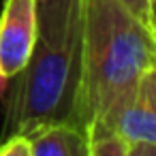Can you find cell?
<instances>
[{"label":"cell","mask_w":156,"mask_h":156,"mask_svg":"<svg viewBox=\"0 0 156 156\" xmlns=\"http://www.w3.org/2000/svg\"><path fill=\"white\" fill-rule=\"evenodd\" d=\"M86 0H37V39L5 92L2 139L69 122L75 126Z\"/></svg>","instance_id":"1"},{"label":"cell","mask_w":156,"mask_h":156,"mask_svg":"<svg viewBox=\"0 0 156 156\" xmlns=\"http://www.w3.org/2000/svg\"><path fill=\"white\" fill-rule=\"evenodd\" d=\"M156 60V39L118 0H86L75 126L109 130V122L139 90Z\"/></svg>","instance_id":"2"},{"label":"cell","mask_w":156,"mask_h":156,"mask_svg":"<svg viewBox=\"0 0 156 156\" xmlns=\"http://www.w3.org/2000/svg\"><path fill=\"white\" fill-rule=\"evenodd\" d=\"M37 39V0H5L0 13V71L13 79L28 62Z\"/></svg>","instance_id":"3"},{"label":"cell","mask_w":156,"mask_h":156,"mask_svg":"<svg viewBox=\"0 0 156 156\" xmlns=\"http://www.w3.org/2000/svg\"><path fill=\"white\" fill-rule=\"evenodd\" d=\"M30 156H90V137L86 130L60 122L47 124L26 135Z\"/></svg>","instance_id":"4"},{"label":"cell","mask_w":156,"mask_h":156,"mask_svg":"<svg viewBox=\"0 0 156 156\" xmlns=\"http://www.w3.org/2000/svg\"><path fill=\"white\" fill-rule=\"evenodd\" d=\"M109 130L118 133L128 145L150 143L156 145V111L147 101L145 92L137 90V94L120 107V111L109 122Z\"/></svg>","instance_id":"5"},{"label":"cell","mask_w":156,"mask_h":156,"mask_svg":"<svg viewBox=\"0 0 156 156\" xmlns=\"http://www.w3.org/2000/svg\"><path fill=\"white\" fill-rule=\"evenodd\" d=\"M90 137V156H128V143L113 130L92 133Z\"/></svg>","instance_id":"6"},{"label":"cell","mask_w":156,"mask_h":156,"mask_svg":"<svg viewBox=\"0 0 156 156\" xmlns=\"http://www.w3.org/2000/svg\"><path fill=\"white\" fill-rule=\"evenodd\" d=\"M122 2L139 22H143L150 30L154 24V11H156V0H118Z\"/></svg>","instance_id":"7"},{"label":"cell","mask_w":156,"mask_h":156,"mask_svg":"<svg viewBox=\"0 0 156 156\" xmlns=\"http://www.w3.org/2000/svg\"><path fill=\"white\" fill-rule=\"evenodd\" d=\"M0 156H30L28 139L22 137V135L2 139L0 141Z\"/></svg>","instance_id":"8"},{"label":"cell","mask_w":156,"mask_h":156,"mask_svg":"<svg viewBox=\"0 0 156 156\" xmlns=\"http://www.w3.org/2000/svg\"><path fill=\"white\" fill-rule=\"evenodd\" d=\"M141 90L145 92L147 101L152 103L154 111H156V60L150 64V69L145 71L143 79H141Z\"/></svg>","instance_id":"9"},{"label":"cell","mask_w":156,"mask_h":156,"mask_svg":"<svg viewBox=\"0 0 156 156\" xmlns=\"http://www.w3.org/2000/svg\"><path fill=\"white\" fill-rule=\"evenodd\" d=\"M128 156H156V145H150V143L128 145Z\"/></svg>","instance_id":"10"},{"label":"cell","mask_w":156,"mask_h":156,"mask_svg":"<svg viewBox=\"0 0 156 156\" xmlns=\"http://www.w3.org/2000/svg\"><path fill=\"white\" fill-rule=\"evenodd\" d=\"M9 81H11V79H7V77L2 75V71H0V96H5V92H7V88H9Z\"/></svg>","instance_id":"11"},{"label":"cell","mask_w":156,"mask_h":156,"mask_svg":"<svg viewBox=\"0 0 156 156\" xmlns=\"http://www.w3.org/2000/svg\"><path fill=\"white\" fill-rule=\"evenodd\" d=\"M152 34H154V39H156V11H154V24H152Z\"/></svg>","instance_id":"12"}]
</instances>
